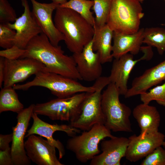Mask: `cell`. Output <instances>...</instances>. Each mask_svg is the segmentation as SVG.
Listing matches in <instances>:
<instances>
[{
	"label": "cell",
	"mask_w": 165,
	"mask_h": 165,
	"mask_svg": "<svg viewBox=\"0 0 165 165\" xmlns=\"http://www.w3.org/2000/svg\"><path fill=\"white\" fill-rule=\"evenodd\" d=\"M25 49V53L20 58L34 59L44 64L49 72L82 80L72 56L65 55L61 46L53 45L43 33L32 39Z\"/></svg>",
	"instance_id": "6da1fadb"
},
{
	"label": "cell",
	"mask_w": 165,
	"mask_h": 165,
	"mask_svg": "<svg viewBox=\"0 0 165 165\" xmlns=\"http://www.w3.org/2000/svg\"><path fill=\"white\" fill-rule=\"evenodd\" d=\"M59 6L54 16L55 26L63 35L69 50L73 53L80 52L93 39L94 27L75 11Z\"/></svg>",
	"instance_id": "7a4b0ae2"
},
{
	"label": "cell",
	"mask_w": 165,
	"mask_h": 165,
	"mask_svg": "<svg viewBox=\"0 0 165 165\" xmlns=\"http://www.w3.org/2000/svg\"><path fill=\"white\" fill-rule=\"evenodd\" d=\"M120 95L116 85L112 82L102 94L101 104L104 125L114 132H131L130 117L131 111L129 107L120 102Z\"/></svg>",
	"instance_id": "3957f363"
},
{
	"label": "cell",
	"mask_w": 165,
	"mask_h": 165,
	"mask_svg": "<svg viewBox=\"0 0 165 165\" xmlns=\"http://www.w3.org/2000/svg\"><path fill=\"white\" fill-rule=\"evenodd\" d=\"M31 81L23 84L13 86L15 90H27L34 86L42 87L48 89L57 98H63L82 92L95 91L93 86H85L77 80L48 71L41 72L36 74Z\"/></svg>",
	"instance_id": "277c9868"
},
{
	"label": "cell",
	"mask_w": 165,
	"mask_h": 165,
	"mask_svg": "<svg viewBox=\"0 0 165 165\" xmlns=\"http://www.w3.org/2000/svg\"><path fill=\"white\" fill-rule=\"evenodd\" d=\"M140 3L138 0H112L107 24L113 32H137L144 15Z\"/></svg>",
	"instance_id": "5b68a950"
},
{
	"label": "cell",
	"mask_w": 165,
	"mask_h": 165,
	"mask_svg": "<svg viewBox=\"0 0 165 165\" xmlns=\"http://www.w3.org/2000/svg\"><path fill=\"white\" fill-rule=\"evenodd\" d=\"M110 83L108 77L101 76L95 80L93 85L95 90L88 93L69 125L84 131L89 130L95 124H104L101 104V92Z\"/></svg>",
	"instance_id": "8992f818"
},
{
	"label": "cell",
	"mask_w": 165,
	"mask_h": 165,
	"mask_svg": "<svg viewBox=\"0 0 165 165\" xmlns=\"http://www.w3.org/2000/svg\"><path fill=\"white\" fill-rule=\"evenodd\" d=\"M114 137L104 124H97L89 130L69 139L66 147L75 154L78 161L86 163L101 152L98 145L102 140Z\"/></svg>",
	"instance_id": "52a82bcc"
},
{
	"label": "cell",
	"mask_w": 165,
	"mask_h": 165,
	"mask_svg": "<svg viewBox=\"0 0 165 165\" xmlns=\"http://www.w3.org/2000/svg\"><path fill=\"white\" fill-rule=\"evenodd\" d=\"M89 92L79 93L69 97L53 99L35 105L34 112L51 119L70 122L79 111Z\"/></svg>",
	"instance_id": "ba28073f"
},
{
	"label": "cell",
	"mask_w": 165,
	"mask_h": 165,
	"mask_svg": "<svg viewBox=\"0 0 165 165\" xmlns=\"http://www.w3.org/2000/svg\"><path fill=\"white\" fill-rule=\"evenodd\" d=\"M141 50L144 54L138 59L134 60L133 55L128 53L115 59L113 61L111 73L108 77L110 83L115 84L120 95L124 96L127 92L128 80L135 65L141 61L149 60L153 56L151 47L148 46H142Z\"/></svg>",
	"instance_id": "9c48e42d"
},
{
	"label": "cell",
	"mask_w": 165,
	"mask_h": 165,
	"mask_svg": "<svg viewBox=\"0 0 165 165\" xmlns=\"http://www.w3.org/2000/svg\"><path fill=\"white\" fill-rule=\"evenodd\" d=\"M42 71L49 72L44 64L34 59L26 57L10 60L5 58L4 87L13 86Z\"/></svg>",
	"instance_id": "30bf717a"
},
{
	"label": "cell",
	"mask_w": 165,
	"mask_h": 165,
	"mask_svg": "<svg viewBox=\"0 0 165 165\" xmlns=\"http://www.w3.org/2000/svg\"><path fill=\"white\" fill-rule=\"evenodd\" d=\"M35 105V104H31L17 113V124L12 128L13 140L11 150L14 165L30 164V160L26 152L24 140Z\"/></svg>",
	"instance_id": "8fae6325"
},
{
	"label": "cell",
	"mask_w": 165,
	"mask_h": 165,
	"mask_svg": "<svg viewBox=\"0 0 165 165\" xmlns=\"http://www.w3.org/2000/svg\"><path fill=\"white\" fill-rule=\"evenodd\" d=\"M21 1L24 9L23 13L13 23H9L7 24L16 31L13 45L25 49L30 41L42 31L30 10L27 0Z\"/></svg>",
	"instance_id": "7c38bea8"
},
{
	"label": "cell",
	"mask_w": 165,
	"mask_h": 165,
	"mask_svg": "<svg viewBox=\"0 0 165 165\" xmlns=\"http://www.w3.org/2000/svg\"><path fill=\"white\" fill-rule=\"evenodd\" d=\"M165 138V135L159 131L130 136L128 138L126 159L130 162H136L145 157L157 147L162 146Z\"/></svg>",
	"instance_id": "4fadbf2b"
},
{
	"label": "cell",
	"mask_w": 165,
	"mask_h": 165,
	"mask_svg": "<svg viewBox=\"0 0 165 165\" xmlns=\"http://www.w3.org/2000/svg\"><path fill=\"white\" fill-rule=\"evenodd\" d=\"M31 118L33 123L31 128L27 131L25 137L32 134H38L46 138L49 142L57 148L59 152V159H62L65 154V150L63 144L58 140L53 137V133L56 131H62L70 137H73L80 132V130L74 128L70 125L51 124L42 120L38 115L33 112Z\"/></svg>",
	"instance_id": "5bb4252c"
},
{
	"label": "cell",
	"mask_w": 165,
	"mask_h": 165,
	"mask_svg": "<svg viewBox=\"0 0 165 165\" xmlns=\"http://www.w3.org/2000/svg\"><path fill=\"white\" fill-rule=\"evenodd\" d=\"M32 5V13L42 33L55 46L64 40L63 35L57 29L52 19V14L59 5L53 2L42 3L36 0H30Z\"/></svg>",
	"instance_id": "9a60e30c"
},
{
	"label": "cell",
	"mask_w": 165,
	"mask_h": 165,
	"mask_svg": "<svg viewBox=\"0 0 165 165\" xmlns=\"http://www.w3.org/2000/svg\"><path fill=\"white\" fill-rule=\"evenodd\" d=\"M93 42V39L81 51L72 55L82 80L87 82L95 81L101 76L102 71L100 55L94 51Z\"/></svg>",
	"instance_id": "2e32d148"
},
{
	"label": "cell",
	"mask_w": 165,
	"mask_h": 165,
	"mask_svg": "<svg viewBox=\"0 0 165 165\" xmlns=\"http://www.w3.org/2000/svg\"><path fill=\"white\" fill-rule=\"evenodd\" d=\"M24 143L27 156L38 165H63L57 158L56 148L42 137L32 134Z\"/></svg>",
	"instance_id": "e0dca14e"
},
{
	"label": "cell",
	"mask_w": 165,
	"mask_h": 165,
	"mask_svg": "<svg viewBox=\"0 0 165 165\" xmlns=\"http://www.w3.org/2000/svg\"><path fill=\"white\" fill-rule=\"evenodd\" d=\"M110 138L101 141L102 152L91 160L90 165H120L121 160L126 155L129 143L128 138L115 136Z\"/></svg>",
	"instance_id": "ac0fdd59"
},
{
	"label": "cell",
	"mask_w": 165,
	"mask_h": 165,
	"mask_svg": "<svg viewBox=\"0 0 165 165\" xmlns=\"http://www.w3.org/2000/svg\"><path fill=\"white\" fill-rule=\"evenodd\" d=\"M163 81H165V60L134 78L124 97L128 98L140 95Z\"/></svg>",
	"instance_id": "d6986e66"
},
{
	"label": "cell",
	"mask_w": 165,
	"mask_h": 165,
	"mask_svg": "<svg viewBox=\"0 0 165 165\" xmlns=\"http://www.w3.org/2000/svg\"><path fill=\"white\" fill-rule=\"evenodd\" d=\"M144 28L136 32L126 34L113 32L112 55L116 59L129 53L135 55L141 50L143 43Z\"/></svg>",
	"instance_id": "ffe728a7"
},
{
	"label": "cell",
	"mask_w": 165,
	"mask_h": 165,
	"mask_svg": "<svg viewBox=\"0 0 165 165\" xmlns=\"http://www.w3.org/2000/svg\"><path fill=\"white\" fill-rule=\"evenodd\" d=\"M132 113L141 129V133L159 131L160 116L156 107L143 103L136 106Z\"/></svg>",
	"instance_id": "44dd1931"
},
{
	"label": "cell",
	"mask_w": 165,
	"mask_h": 165,
	"mask_svg": "<svg viewBox=\"0 0 165 165\" xmlns=\"http://www.w3.org/2000/svg\"><path fill=\"white\" fill-rule=\"evenodd\" d=\"M93 48L99 54L102 64L112 61L113 58L112 53V41L113 31L106 24L98 27L94 25Z\"/></svg>",
	"instance_id": "7402d4cb"
},
{
	"label": "cell",
	"mask_w": 165,
	"mask_h": 165,
	"mask_svg": "<svg viewBox=\"0 0 165 165\" xmlns=\"http://www.w3.org/2000/svg\"><path fill=\"white\" fill-rule=\"evenodd\" d=\"M13 86L4 87L0 92V113L10 111L17 113L24 109Z\"/></svg>",
	"instance_id": "603a6c76"
},
{
	"label": "cell",
	"mask_w": 165,
	"mask_h": 165,
	"mask_svg": "<svg viewBox=\"0 0 165 165\" xmlns=\"http://www.w3.org/2000/svg\"><path fill=\"white\" fill-rule=\"evenodd\" d=\"M143 43L156 47L158 53L163 55L165 52V29L158 27L144 28Z\"/></svg>",
	"instance_id": "cb8c5ba5"
},
{
	"label": "cell",
	"mask_w": 165,
	"mask_h": 165,
	"mask_svg": "<svg viewBox=\"0 0 165 165\" xmlns=\"http://www.w3.org/2000/svg\"><path fill=\"white\" fill-rule=\"evenodd\" d=\"M94 4L93 0H69L59 6L69 8L75 11L94 26L95 24V18L90 10Z\"/></svg>",
	"instance_id": "d4e9b609"
},
{
	"label": "cell",
	"mask_w": 165,
	"mask_h": 165,
	"mask_svg": "<svg viewBox=\"0 0 165 165\" xmlns=\"http://www.w3.org/2000/svg\"><path fill=\"white\" fill-rule=\"evenodd\" d=\"M93 6L95 15V25L102 27L107 24L112 0H93Z\"/></svg>",
	"instance_id": "484cf974"
},
{
	"label": "cell",
	"mask_w": 165,
	"mask_h": 165,
	"mask_svg": "<svg viewBox=\"0 0 165 165\" xmlns=\"http://www.w3.org/2000/svg\"><path fill=\"white\" fill-rule=\"evenodd\" d=\"M140 99L144 104H149L151 101L155 100L159 105L165 106V81L162 85L141 94Z\"/></svg>",
	"instance_id": "4316f807"
},
{
	"label": "cell",
	"mask_w": 165,
	"mask_h": 165,
	"mask_svg": "<svg viewBox=\"0 0 165 165\" xmlns=\"http://www.w3.org/2000/svg\"><path fill=\"white\" fill-rule=\"evenodd\" d=\"M16 31L10 28L7 23L0 24V46L7 49L13 46Z\"/></svg>",
	"instance_id": "83f0119b"
},
{
	"label": "cell",
	"mask_w": 165,
	"mask_h": 165,
	"mask_svg": "<svg viewBox=\"0 0 165 165\" xmlns=\"http://www.w3.org/2000/svg\"><path fill=\"white\" fill-rule=\"evenodd\" d=\"M159 146L145 157L141 165H165V149Z\"/></svg>",
	"instance_id": "f1b7e54d"
},
{
	"label": "cell",
	"mask_w": 165,
	"mask_h": 165,
	"mask_svg": "<svg viewBox=\"0 0 165 165\" xmlns=\"http://www.w3.org/2000/svg\"><path fill=\"white\" fill-rule=\"evenodd\" d=\"M15 11L7 0H0V23L14 22L17 19Z\"/></svg>",
	"instance_id": "f546056e"
},
{
	"label": "cell",
	"mask_w": 165,
	"mask_h": 165,
	"mask_svg": "<svg viewBox=\"0 0 165 165\" xmlns=\"http://www.w3.org/2000/svg\"><path fill=\"white\" fill-rule=\"evenodd\" d=\"M25 52V49L13 45L11 48L0 50V56L8 60H15L20 58Z\"/></svg>",
	"instance_id": "4dcf8cb0"
},
{
	"label": "cell",
	"mask_w": 165,
	"mask_h": 165,
	"mask_svg": "<svg viewBox=\"0 0 165 165\" xmlns=\"http://www.w3.org/2000/svg\"><path fill=\"white\" fill-rule=\"evenodd\" d=\"M0 165H14L11 154L10 147L5 150H0Z\"/></svg>",
	"instance_id": "1f68e13d"
},
{
	"label": "cell",
	"mask_w": 165,
	"mask_h": 165,
	"mask_svg": "<svg viewBox=\"0 0 165 165\" xmlns=\"http://www.w3.org/2000/svg\"><path fill=\"white\" fill-rule=\"evenodd\" d=\"M13 140V133L0 135V150L4 151L10 147L9 143Z\"/></svg>",
	"instance_id": "d6a6232c"
},
{
	"label": "cell",
	"mask_w": 165,
	"mask_h": 165,
	"mask_svg": "<svg viewBox=\"0 0 165 165\" xmlns=\"http://www.w3.org/2000/svg\"><path fill=\"white\" fill-rule=\"evenodd\" d=\"M5 58L0 57V87L2 88V85L4 81Z\"/></svg>",
	"instance_id": "836d02e7"
},
{
	"label": "cell",
	"mask_w": 165,
	"mask_h": 165,
	"mask_svg": "<svg viewBox=\"0 0 165 165\" xmlns=\"http://www.w3.org/2000/svg\"><path fill=\"white\" fill-rule=\"evenodd\" d=\"M52 2L59 5L63 4L66 2L67 0H51Z\"/></svg>",
	"instance_id": "e575fe53"
},
{
	"label": "cell",
	"mask_w": 165,
	"mask_h": 165,
	"mask_svg": "<svg viewBox=\"0 0 165 165\" xmlns=\"http://www.w3.org/2000/svg\"><path fill=\"white\" fill-rule=\"evenodd\" d=\"M162 146L165 149V141H164L162 144Z\"/></svg>",
	"instance_id": "d590c367"
},
{
	"label": "cell",
	"mask_w": 165,
	"mask_h": 165,
	"mask_svg": "<svg viewBox=\"0 0 165 165\" xmlns=\"http://www.w3.org/2000/svg\"><path fill=\"white\" fill-rule=\"evenodd\" d=\"M139 2L141 3L142 2H143V1L144 0H138Z\"/></svg>",
	"instance_id": "8d00e7d4"
},
{
	"label": "cell",
	"mask_w": 165,
	"mask_h": 165,
	"mask_svg": "<svg viewBox=\"0 0 165 165\" xmlns=\"http://www.w3.org/2000/svg\"><path fill=\"white\" fill-rule=\"evenodd\" d=\"M162 25L165 26V23L162 24Z\"/></svg>",
	"instance_id": "74e56055"
},
{
	"label": "cell",
	"mask_w": 165,
	"mask_h": 165,
	"mask_svg": "<svg viewBox=\"0 0 165 165\" xmlns=\"http://www.w3.org/2000/svg\"><path fill=\"white\" fill-rule=\"evenodd\" d=\"M165 1V0H164Z\"/></svg>",
	"instance_id": "f35d334b"
}]
</instances>
